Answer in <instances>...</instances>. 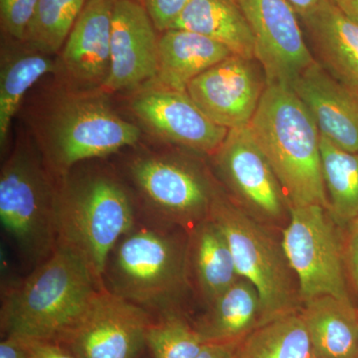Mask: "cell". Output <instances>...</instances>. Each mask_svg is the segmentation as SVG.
Wrapping results in <instances>:
<instances>
[{"label": "cell", "instance_id": "obj_1", "mask_svg": "<svg viewBox=\"0 0 358 358\" xmlns=\"http://www.w3.org/2000/svg\"><path fill=\"white\" fill-rule=\"evenodd\" d=\"M101 289L82 253L58 243L47 260L6 292L2 334L62 343Z\"/></svg>", "mask_w": 358, "mask_h": 358}, {"label": "cell", "instance_id": "obj_2", "mask_svg": "<svg viewBox=\"0 0 358 358\" xmlns=\"http://www.w3.org/2000/svg\"><path fill=\"white\" fill-rule=\"evenodd\" d=\"M178 227L138 222L117 242L103 272V289L147 310L154 319L182 313L190 287L187 244Z\"/></svg>", "mask_w": 358, "mask_h": 358}, {"label": "cell", "instance_id": "obj_3", "mask_svg": "<svg viewBox=\"0 0 358 358\" xmlns=\"http://www.w3.org/2000/svg\"><path fill=\"white\" fill-rule=\"evenodd\" d=\"M248 127L289 208L317 204L329 210L319 129L294 90L287 85H266Z\"/></svg>", "mask_w": 358, "mask_h": 358}, {"label": "cell", "instance_id": "obj_4", "mask_svg": "<svg viewBox=\"0 0 358 358\" xmlns=\"http://www.w3.org/2000/svg\"><path fill=\"white\" fill-rule=\"evenodd\" d=\"M58 243L69 245L88 261L103 289L106 263L115 245L138 223L124 186L103 171L75 173L57 179Z\"/></svg>", "mask_w": 358, "mask_h": 358}, {"label": "cell", "instance_id": "obj_5", "mask_svg": "<svg viewBox=\"0 0 358 358\" xmlns=\"http://www.w3.org/2000/svg\"><path fill=\"white\" fill-rule=\"evenodd\" d=\"M102 95L101 91L67 94L45 113L37 147L56 179L81 162L115 154L140 140V129L114 112Z\"/></svg>", "mask_w": 358, "mask_h": 358}, {"label": "cell", "instance_id": "obj_6", "mask_svg": "<svg viewBox=\"0 0 358 358\" xmlns=\"http://www.w3.org/2000/svg\"><path fill=\"white\" fill-rule=\"evenodd\" d=\"M209 218L223 233L240 277L248 280L260 296V326L301 308L299 285L282 239L270 226L245 210L234 199L215 190Z\"/></svg>", "mask_w": 358, "mask_h": 358}, {"label": "cell", "instance_id": "obj_7", "mask_svg": "<svg viewBox=\"0 0 358 358\" xmlns=\"http://www.w3.org/2000/svg\"><path fill=\"white\" fill-rule=\"evenodd\" d=\"M38 147L20 143L0 173V220L20 255L32 267L58 245L57 180Z\"/></svg>", "mask_w": 358, "mask_h": 358}, {"label": "cell", "instance_id": "obj_8", "mask_svg": "<svg viewBox=\"0 0 358 358\" xmlns=\"http://www.w3.org/2000/svg\"><path fill=\"white\" fill-rule=\"evenodd\" d=\"M338 226L322 205L289 208L281 239L298 281L301 306L322 296L350 301Z\"/></svg>", "mask_w": 358, "mask_h": 358}, {"label": "cell", "instance_id": "obj_9", "mask_svg": "<svg viewBox=\"0 0 358 358\" xmlns=\"http://www.w3.org/2000/svg\"><path fill=\"white\" fill-rule=\"evenodd\" d=\"M129 176L152 222L190 231L209 217L216 188L192 162L169 155L136 157Z\"/></svg>", "mask_w": 358, "mask_h": 358}, {"label": "cell", "instance_id": "obj_10", "mask_svg": "<svg viewBox=\"0 0 358 358\" xmlns=\"http://www.w3.org/2000/svg\"><path fill=\"white\" fill-rule=\"evenodd\" d=\"M213 155L218 176L238 204L270 227L287 224L288 201L248 126L229 129Z\"/></svg>", "mask_w": 358, "mask_h": 358}, {"label": "cell", "instance_id": "obj_11", "mask_svg": "<svg viewBox=\"0 0 358 358\" xmlns=\"http://www.w3.org/2000/svg\"><path fill=\"white\" fill-rule=\"evenodd\" d=\"M152 320L147 310L101 289L62 343L77 358H136Z\"/></svg>", "mask_w": 358, "mask_h": 358}, {"label": "cell", "instance_id": "obj_12", "mask_svg": "<svg viewBox=\"0 0 358 358\" xmlns=\"http://www.w3.org/2000/svg\"><path fill=\"white\" fill-rule=\"evenodd\" d=\"M248 21L266 83L292 86L315 62L288 0H237Z\"/></svg>", "mask_w": 358, "mask_h": 358}, {"label": "cell", "instance_id": "obj_13", "mask_svg": "<svg viewBox=\"0 0 358 358\" xmlns=\"http://www.w3.org/2000/svg\"><path fill=\"white\" fill-rule=\"evenodd\" d=\"M131 107L141 124L159 138L199 154H215L229 131L212 122L187 92L157 83L138 92Z\"/></svg>", "mask_w": 358, "mask_h": 358}, {"label": "cell", "instance_id": "obj_14", "mask_svg": "<svg viewBox=\"0 0 358 358\" xmlns=\"http://www.w3.org/2000/svg\"><path fill=\"white\" fill-rule=\"evenodd\" d=\"M254 60L231 55L187 87V94L212 122L228 129L248 126L266 88Z\"/></svg>", "mask_w": 358, "mask_h": 358}, {"label": "cell", "instance_id": "obj_15", "mask_svg": "<svg viewBox=\"0 0 358 358\" xmlns=\"http://www.w3.org/2000/svg\"><path fill=\"white\" fill-rule=\"evenodd\" d=\"M157 28L138 0H114L110 68L101 92L126 91L155 80L159 71Z\"/></svg>", "mask_w": 358, "mask_h": 358}, {"label": "cell", "instance_id": "obj_16", "mask_svg": "<svg viewBox=\"0 0 358 358\" xmlns=\"http://www.w3.org/2000/svg\"><path fill=\"white\" fill-rule=\"evenodd\" d=\"M114 0H89L62 48L59 67L80 92L101 91L110 74Z\"/></svg>", "mask_w": 358, "mask_h": 358}, {"label": "cell", "instance_id": "obj_17", "mask_svg": "<svg viewBox=\"0 0 358 358\" xmlns=\"http://www.w3.org/2000/svg\"><path fill=\"white\" fill-rule=\"evenodd\" d=\"M291 88L312 115L320 134L346 152H358V92L315 61Z\"/></svg>", "mask_w": 358, "mask_h": 358}, {"label": "cell", "instance_id": "obj_18", "mask_svg": "<svg viewBox=\"0 0 358 358\" xmlns=\"http://www.w3.org/2000/svg\"><path fill=\"white\" fill-rule=\"evenodd\" d=\"M322 67L358 92V23L334 0L301 16Z\"/></svg>", "mask_w": 358, "mask_h": 358}, {"label": "cell", "instance_id": "obj_19", "mask_svg": "<svg viewBox=\"0 0 358 358\" xmlns=\"http://www.w3.org/2000/svg\"><path fill=\"white\" fill-rule=\"evenodd\" d=\"M233 55L224 45L199 33L169 29L159 40V71L155 83L179 92L212 66Z\"/></svg>", "mask_w": 358, "mask_h": 358}, {"label": "cell", "instance_id": "obj_20", "mask_svg": "<svg viewBox=\"0 0 358 358\" xmlns=\"http://www.w3.org/2000/svg\"><path fill=\"white\" fill-rule=\"evenodd\" d=\"M190 280L206 307L240 279L229 244L210 218L188 231Z\"/></svg>", "mask_w": 358, "mask_h": 358}, {"label": "cell", "instance_id": "obj_21", "mask_svg": "<svg viewBox=\"0 0 358 358\" xmlns=\"http://www.w3.org/2000/svg\"><path fill=\"white\" fill-rule=\"evenodd\" d=\"M300 313L315 358H358V310L352 301L317 296Z\"/></svg>", "mask_w": 358, "mask_h": 358}, {"label": "cell", "instance_id": "obj_22", "mask_svg": "<svg viewBox=\"0 0 358 358\" xmlns=\"http://www.w3.org/2000/svg\"><path fill=\"white\" fill-rule=\"evenodd\" d=\"M171 29L199 33L233 55L256 60L253 34L237 0H190Z\"/></svg>", "mask_w": 358, "mask_h": 358}, {"label": "cell", "instance_id": "obj_23", "mask_svg": "<svg viewBox=\"0 0 358 358\" xmlns=\"http://www.w3.org/2000/svg\"><path fill=\"white\" fill-rule=\"evenodd\" d=\"M262 303L255 287L240 278L207 307L194 324L205 343L241 341L260 327Z\"/></svg>", "mask_w": 358, "mask_h": 358}, {"label": "cell", "instance_id": "obj_24", "mask_svg": "<svg viewBox=\"0 0 358 358\" xmlns=\"http://www.w3.org/2000/svg\"><path fill=\"white\" fill-rule=\"evenodd\" d=\"M59 67L50 54L23 43L20 50L2 53L0 68V145L6 147L11 122L33 85Z\"/></svg>", "mask_w": 358, "mask_h": 358}, {"label": "cell", "instance_id": "obj_25", "mask_svg": "<svg viewBox=\"0 0 358 358\" xmlns=\"http://www.w3.org/2000/svg\"><path fill=\"white\" fill-rule=\"evenodd\" d=\"M236 358H315L300 310L257 327L240 343Z\"/></svg>", "mask_w": 358, "mask_h": 358}, {"label": "cell", "instance_id": "obj_26", "mask_svg": "<svg viewBox=\"0 0 358 358\" xmlns=\"http://www.w3.org/2000/svg\"><path fill=\"white\" fill-rule=\"evenodd\" d=\"M322 176L329 212L339 226L358 217V152L341 150L320 136Z\"/></svg>", "mask_w": 358, "mask_h": 358}, {"label": "cell", "instance_id": "obj_27", "mask_svg": "<svg viewBox=\"0 0 358 358\" xmlns=\"http://www.w3.org/2000/svg\"><path fill=\"white\" fill-rule=\"evenodd\" d=\"M89 0H39L23 43L44 53L57 54Z\"/></svg>", "mask_w": 358, "mask_h": 358}, {"label": "cell", "instance_id": "obj_28", "mask_svg": "<svg viewBox=\"0 0 358 358\" xmlns=\"http://www.w3.org/2000/svg\"><path fill=\"white\" fill-rule=\"evenodd\" d=\"M204 345L199 331L183 313L154 319L145 336V345L154 358H195Z\"/></svg>", "mask_w": 358, "mask_h": 358}, {"label": "cell", "instance_id": "obj_29", "mask_svg": "<svg viewBox=\"0 0 358 358\" xmlns=\"http://www.w3.org/2000/svg\"><path fill=\"white\" fill-rule=\"evenodd\" d=\"M39 0H0L2 31L15 41L23 42L26 29Z\"/></svg>", "mask_w": 358, "mask_h": 358}, {"label": "cell", "instance_id": "obj_30", "mask_svg": "<svg viewBox=\"0 0 358 358\" xmlns=\"http://www.w3.org/2000/svg\"><path fill=\"white\" fill-rule=\"evenodd\" d=\"M190 0H141L159 31H166L183 13Z\"/></svg>", "mask_w": 358, "mask_h": 358}, {"label": "cell", "instance_id": "obj_31", "mask_svg": "<svg viewBox=\"0 0 358 358\" xmlns=\"http://www.w3.org/2000/svg\"><path fill=\"white\" fill-rule=\"evenodd\" d=\"M345 268L350 281L358 293V217L348 224V234L343 241Z\"/></svg>", "mask_w": 358, "mask_h": 358}, {"label": "cell", "instance_id": "obj_32", "mask_svg": "<svg viewBox=\"0 0 358 358\" xmlns=\"http://www.w3.org/2000/svg\"><path fill=\"white\" fill-rule=\"evenodd\" d=\"M29 341V358H77L69 348L53 341Z\"/></svg>", "mask_w": 358, "mask_h": 358}, {"label": "cell", "instance_id": "obj_33", "mask_svg": "<svg viewBox=\"0 0 358 358\" xmlns=\"http://www.w3.org/2000/svg\"><path fill=\"white\" fill-rule=\"evenodd\" d=\"M0 358H29V341L6 336L0 343Z\"/></svg>", "mask_w": 358, "mask_h": 358}, {"label": "cell", "instance_id": "obj_34", "mask_svg": "<svg viewBox=\"0 0 358 358\" xmlns=\"http://www.w3.org/2000/svg\"><path fill=\"white\" fill-rule=\"evenodd\" d=\"M241 341L205 343L201 352L195 358H236L237 350Z\"/></svg>", "mask_w": 358, "mask_h": 358}, {"label": "cell", "instance_id": "obj_35", "mask_svg": "<svg viewBox=\"0 0 358 358\" xmlns=\"http://www.w3.org/2000/svg\"><path fill=\"white\" fill-rule=\"evenodd\" d=\"M288 1L294 7L298 15L301 17L331 0H288Z\"/></svg>", "mask_w": 358, "mask_h": 358}, {"label": "cell", "instance_id": "obj_36", "mask_svg": "<svg viewBox=\"0 0 358 358\" xmlns=\"http://www.w3.org/2000/svg\"><path fill=\"white\" fill-rule=\"evenodd\" d=\"M334 2L346 15L358 23V0H334Z\"/></svg>", "mask_w": 358, "mask_h": 358}, {"label": "cell", "instance_id": "obj_37", "mask_svg": "<svg viewBox=\"0 0 358 358\" xmlns=\"http://www.w3.org/2000/svg\"><path fill=\"white\" fill-rule=\"evenodd\" d=\"M138 1H140V2H141V0H138Z\"/></svg>", "mask_w": 358, "mask_h": 358}]
</instances>
